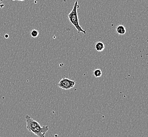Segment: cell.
Segmentation results:
<instances>
[{"label": "cell", "mask_w": 148, "mask_h": 137, "mask_svg": "<svg viewBox=\"0 0 148 137\" xmlns=\"http://www.w3.org/2000/svg\"><path fill=\"white\" fill-rule=\"evenodd\" d=\"M79 8V5L78 4V2L77 1H76L74 2L73 8L72 9L71 12L69 13V14L68 15V18L70 23L72 24V25L76 29V30H77V33H80V32H82L83 34H86V31L83 30L79 24L77 12V9Z\"/></svg>", "instance_id": "1"}, {"label": "cell", "mask_w": 148, "mask_h": 137, "mask_svg": "<svg viewBox=\"0 0 148 137\" xmlns=\"http://www.w3.org/2000/svg\"><path fill=\"white\" fill-rule=\"evenodd\" d=\"M76 84V82L74 80H72L66 77H63L59 83L57 84V86L63 90H70L73 88Z\"/></svg>", "instance_id": "2"}, {"label": "cell", "mask_w": 148, "mask_h": 137, "mask_svg": "<svg viewBox=\"0 0 148 137\" xmlns=\"http://www.w3.org/2000/svg\"><path fill=\"white\" fill-rule=\"evenodd\" d=\"M49 128L48 125H38L34 128L31 129L29 132L37 136L38 137H45L46 133L49 130Z\"/></svg>", "instance_id": "3"}, {"label": "cell", "mask_w": 148, "mask_h": 137, "mask_svg": "<svg viewBox=\"0 0 148 137\" xmlns=\"http://www.w3.org/2000/svg\"><path fill=\"white\" fill-rule=\"evenodd\" d=\"M25 120L27 122V131H30V129L32 128L36 127L38 125H40L39 122L36 121V120L33 119L31 116L29 115H27L25 116Z\"/></svg>", "instance_id": "4"}, {"label": "cell", "mask_w": 148, "mask_h": 137, "mask_svg": "<svg viewBox=\"0 0 148 137\" xmlns=\"http://www.w3.org/2000/svg\"><path fill=\"white\" fill-rule=\"evenodd\" d=\"M116 31L117 33L119 35H124L126 33V29L123 25H119L116 28Z\"/></svg>", "instance_id": "5"}, {"label": "cell", "mask_w": 148, "mask_h": 137, "mask_svg": "<svg viewBox=\"0 0 148 137\" xmlns=\"http://www.w3.org/2000/svg\"><path fill=\"white\" fill-rule=\"evenodd\" d=\"M104 48H105V45L103 42L99 41L97 42L95 45V49L96 51L98 52H102L103 51Z\"/></svg>", "instance_id": "6"}, {"label": "cell", "mask_w": 148, "mask_h": 137, "mask_svg": "<svg viewBox=\"0 0 148 137\" xmlns=\"http://www.w3.org/2000/svg\"><path fill=\"white\" fill-rule=\"evenodd\" d=\"M93 75H94L95 77H101V75H102V73L101 69H100V68L95 69V71H93Z\"/></svg>", "instance_id": "7"}, {"label": "cell", "mask_w": 148, "mask_h": 137, "mask_svg": "<svg viewBox=\"0 0 148 137\" xmlns=\"http://www.w3.org/2000/svg\"><path fill=\"white\" fill-rule=\"evenodd\" d=\"M39 34V32L38 30H36V29H33L30 32V35L33 38H37Z\"/></svg>", "instance_id": "8"}, {"label": "cell", "mask_w": 148, "mask_h": 137, "mask_svg": "<svg viewBox=\"0 0 148 137\" xmlns=\"http://www.w3.org/2000/svg\"><path fill=\"white\" fill-rule=\"evenodd\" d=\"M12 1H23L24 0H12Z\"/></svg>", "instance_id": "9"}, {"label": "cell", "mask_w": 148, "mask_h": 137, "mask_svg": "<svg viewBox=\"0 0 148 137\" xmlns=\"http://www.w3.org/2000/svg\"><path fill=\"white\" fill-rule=\"evenodd\" d=\"M3 1V0H0V3H1V2H2Z\"/></svg>", "instance_id": "10"}, {"label": "cell", "mask_w": 148, "mask_h": 137, "mask_svg": "<svg viewBox=\"0 0 148 137\" xmlns=\"http://www.w3.org/2000/svg\"><path fill=\"white\" fill-rule=\"evenodd\" d=\"M6 1H9V0H6Z\"/></svg>", "instance_id": "11"}]
</instances>
